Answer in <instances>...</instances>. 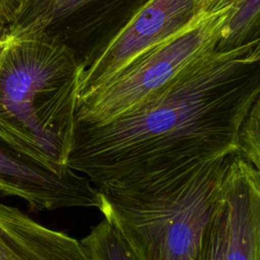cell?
<instances>
[{"label":"cell","mask_w":260,"mask_h":260,"mask_svg":"<svg viewBox=\"0 0 260 260\" xmlns=\"http://www.w3.org/2000/svg\"><path fill=\"white\" fill-rule=\"evenodd\" d=\"M235 0H196V15L217 12L232 5Z\"/></svg>","instance_id":"obj_14"},{"label":"cell","mask_w":260,"mask_h":260,"mask_svg":"<svg viewBox=\"0 0 260 260\" xmlns=\"http://www.w3.org/2000/svg\"><path fill=\"white\" fill-rule=\"evenodd\" d=\"M149 0H24L1 39L43 38L87 69Z\"/></svg>","instance_id":"obj_5"},{"label":"cell","mask_w":260,"mask_h":260,"mask_svg":"<svg viewBox=\"0 0 260 260\" xmlns=\"http://www.w3.org/2000/svg\"><path fill=\"white\" fill-rule=\"evenodd\" d=\"M230 10L231 5L217 12L197 14L188 25L136 59L107 84L79 99L76 122L107 123L153 100L216 50Z\"/></svg>","instance_id":"obj_4"},{"label":"cell","mask_w":260,"mask_h":260,"mask_svg":"<svg viewBox=\"0 0 260 260\" xmlns=\"http://www.w3.org/2000/svg\"><path fill=\"white\" fill-rule=\"evenodd\" d=\"M6 44H7L6 39H0V60H1V57H2V54H3V51L6 47Z\"/></svg>","instance_id":"obj_15"},{"label":"cell","mask_w":260,"mask_h":260,"mask_svg":"<svg viewBox=\"0 0 260 260\" xmlns=\"http://www.w3.org/2000/svg\"><path fill=\"white\" fill-rule=\"evenodd\" d=\"M80 243L88 260H138L119 231L105 218Z\"/></svg>","instance_id":"obj_11"},{"label":"cell","mask_w":260,"mask_h":260,"mask_svg":"<svg viewBox=\"0 0 260 260\" xmlns=\"http://www.w3.org/2000/svg\"><path fill=\"white\" fill-rule=\"evenodd\" d=\"M237 154L260 171V93L240 127Z\"/></svg>","instance_id":"obj_12"},{"label":"cell","mask_w":260,"mask_h":260,"mask_svg":"<svg viewBox=\"0 0 260 260\" xmlns=\"http://www.w3.org/2000/svg\"><path fill=\"white\" fill-rule=\"evenodd\" d=\"M196 16V0H149L82 72L78 100L98 90Z\"/></svg>","instance_id":"obj_7"},{"label":"cell","mask_w":260,"mask_h":260,"mask_svg":"<svg viewBox=\"0 0 260 260\" xmlns=\"http://www.w3.org/2000/svg\"><path fill=\"white\" fill-rule=\"evenodd\" d=\"M24 0H0V36L12 23Z\"/></svg>","instance_id":"obj_13"},{"label":"cell","mask_w":260,"mask_h":260,"mask_svg":"<svg viewBox=\"0 0 260 260\" xmlns=\"http://www.w3.org/2000/svg\"><path fill=\"white\" fill-rule=\"evenodd\" d=\"M260 93V39L214 51L153 100L103 124L75 121L66 166L95 188L177 175L237 153Z\"/></svg>","instance_id":"obj_1"},{"label":"cell","mask_w":260,"mask_h":260,"mask_svg":"<svg viewBox=\"0 0 260 260\" xmlns=\"http://www.w3.org/2000/svg\"><path fill=\"white\" fill-rule=\"evenodd\" d=\"M233 155L159 180L96 188L99 209L138 260H199Z\"/></svg>","instance_id":"obj_3"},{"label":"cell","mask_w":260,"mask_h":260,"mask_svg":"<svg viewBox=\"0 0 260 260\" xmlns=\"http://www.w3.org/2000/svg\"><path fill=\"white\" fill-rule=\"evenodd\" d=\"M0 193L19 197L30 209L100 207L98 189L67 168L53 170L18 152L0 139Z\"/></svg>","instance_id":"obj_8"},{"label":"cell","mask_w":260,"mask_h":260,"mask_svg":"<svg viewBox=\"0 0 260 260\" xmlns=\"http://www.w3.org/2000/svg\"><path fill=\"white\" fill-rule=\"evenodd\" d=\"M6 40L0 60V139L42 165L65 170L83 70L53 41Z\"/></svg>","instance_id":"obj_2"},{"label":"cell","mask_w":260,"mask_h":260,"mask_svg":"<svg viewBox=\"0 0 260 260\" xmlns=\"http://www.w3.org/2000/svg\"><path fill=\"white\" fill-rule=\"evenodd\" d=\"M0 260H88L73 237L0 203Z\"/></svg>","instance_id":"obj_9"},{"label":"cell","mask_w":260,"mask_h":260,"mask_svg":"<svg viewBox=\"0 0 260 260\" xmlns=\"http://www.w3.org/2000/svg\"><path fill=\"white\" fill-rule=\"evenodd\" d=\"M199 260H260V171L235 153Z\"/></svg>","instance_id":"obj_6"},{"label":"cell","mask_w":260,"mask_h":260,"mask_svg":"<svg viewBox=\"0 0 260 260\" xmlns=\"http://www.w3.org/2000/svg\"><path fill=\"white\" fill-rule=\"evenodd\" d=\"M260 39V0H235L215 51L237 49Z\"/></svg>","instance_id":"obj_10"}]
</instances>
